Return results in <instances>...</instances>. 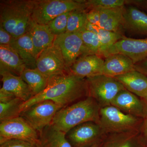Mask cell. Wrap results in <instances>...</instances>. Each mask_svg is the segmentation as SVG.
<instances>
[{"label": "cell", "instance_id": "1", "mask_svg": "<svg viewBox=\"0 0 147 147\" xmlns=\"http://www.w3.org/2000/svg\"><path fill=\"white\" fill-rule=\"evenodd\" d=\"M88 96L86 79L67 72L49 78L43 91L23 103L21 112L44 100L53 101L62 108Z\"/></svg>", "mask_w": 147, "mask_h": 147}, {"label": "cell", "instance_id": "2", "mask_svg": "<svg viewBox=\"0 0 147 147\" xmlns=\"http://www.w3.org/2000/svg\"><path fill=\"white\" fill-rule=\"evenodd\" d=\"M100 107L90 96L61 108L54 117L51 125L66 133L77 125L88 122L100 123Z\"/></svg>", "mask_w": 147, "mask_h": 147}, {"label": "cell", "instance_id": "3", "mask_svg": "<svg viewBox=\"0 0 147 147\" xmlns=\"http://www.w3.org/2000/svg\"><path fill=\"white\" fill-rule=\"evenodd\" d=\"M33 0H1L0 26L15 38L26 33L32 21Z\"/></svg>", "mask_w": 147, "mask_h": 147}, {"label": "cell", "instance_id": "4", "mask_svg": "<svg viewBox=\"0 0 147 147\" xmlns=\"http://www.w3.org/2000/svg\"><path fill=\"white\" fill-rule=\"evenodd\" d=\"M79 9H86L85 0H33L32 20L47 25L63 13Z\"/></svg>", "mask_w": 147, "mask_h": 147}, {"label": "cell", "instance_id": "5", "mask_svg": "<svg viewBox=\"0 0 147 147\" xmlns=\"http://www.w3.org/2000/svg\"><path fill=\"white\" fill-rule=\"evenodd\" d=\"M86 79L88 96L94 99L100 108L111 105L112 101L119 93L125 89L115 78L103 74Z\"/></svg>", "mask_w": 147, "mask_h": 147}, {"label": "cell", "instance_id": "6", "mask_svg": "<svg viewBox=\"0 0 147 147\" xmlns=\"http://www.w3.org/2000/svg\"><path fill=\"white\" fill-rule=\"evenodd\" d=\"M139 123V118L123 113L113 105L100 108L99 124L105 133L128 132Z\"/></svg>", "mask_w": 147, "mask_h": 147}, {"label": "cell", "instance_id": "7", "mask_svg": "<svg viewBox=\"0 0 147 147\" xmlns=\"http://www.w3.org/2000/svg\"><path fill=\"white\" fill-rule=\"evenodd\" d=\"M10 139L24 140L40 147L39 133L21 116L0 123V144Z\"/></svg>", "mask_w": 147, "mask_h": 147}, {"label": "cell", "instance_id": "8", "mask_svg": "<svg viewBox=\"0 0 147 147\" xmlns=\"http://www.w3.org/2000/svg\"><path fill=\"white\" fill-rule=\"evenodd\" d=\"M61 108L53 101L44 100L22 111L20 116L40 134L51 124L54 117Z\"/></svg>", "mask_w": 147, "mask_h": 147}, {"label": "cell", "instance_id": "9", "mask_svg": "<svg viewBox=\"0 0 147 147\" xmlns=\"http://www.w3.org/2000/svg\"><path fill=\"white\" fill-rule=\"evenodd\" d=\"M54 44L60 49L69 71L70 67L79 58L88 55L79 33L65 32L56 36Z\"/></svg>", "mask_w": 147, "mask_h": 147}, {"label": "cell", "instance_id": "10", "mask_svg": "<svg viewBox=\"0 0 147 147\" xmlns=\"http://www.w3.org/2000/svg\"><path fill=\"white\" fill-rule=\"evenodd\" d=\"M36 69L48 79L69 72L66 66L60 49L54 43L38 56Z\"/></svg>", "mask_w": 147, "mask_h": 147}, {"label": "cell", "instance_id": "11", "mask_svg": "<svg viewBox=\"0 0 147 147\" xmlns=\"http://www.w3.org/2000/svg\"><path fill=\"white\" fill-rule=\"evenodd\" d=\"M104 133L100 124L88 122L71 129L66 137L72 147H89L98 143Z\"/></svg>", "mask_w": 147, "mask_h": 147}, {"label": "cell", "instance_id": "12", "mask_svg": "<svg viewBox=\"0 0 147 147\" xmlns=\"http://www.w3.org/2000/svg\"><path fill=\"white\" fill-rule=\"evenodd\" d=\"M115 54L126 55L135 64L147 58V38L135 39L125 36L107 49L102 57Z\"/></svg>", "mask_w": 147, "mask_h": 147}, {"label": "cell", "instance_id": "13", "mask_svg": "<svg viewBox=\"0 0 147 147\" xmlns=\"http://www.w3.org/2000/svg\"><path fill=\"white\" fill-rule=\"evenodd\" d=\"M104 61L102 57L98 55L82 56L70 67L69 71L75 76L84 79L102 75Z\"/></svg>", "mask_w": 147, "mask_h": 147}, {"label": "cell", "instance_id": "14", "mask_svg": "<svg viewBox=\"0 0 147 147\" xmlns=\"http://www.w3.org/2000/svg\"><path fill=\"white\" fill-rule=\"evenodd\" d=\"M111 105L123 113L138 118L144 119L146 113V107L143 100L126 89L119 93Z\"/></svg>", "mask_w": 147, "mask_h": 147}, {"label": "cell", "instance_id": "15", "mask_svg": "<svg viewBox=\"0 0 147 147\" xmlns=\"http://www.w3.org/2000/svg\"><path fill=\"white\" fill-rule=\"evenodd\" d=\"M27 32L31 38L37 57L42 51L53 45L56 37L48 25L37 24L32 20Z\"/></svg>", "mask_w": 147, "mask_h": 147}, {"label": "cell", "instance_id": "16", "mask_svg": "<svg viewBox=\"0 0 147 147\" xmlns=\"http://www.w3.org/2000/svg\"><path fill=\"white\" fill-rule=\"evenodd\" d=\"M125 30L138 34L147 35V14L133 6L123 7Z\"/></svg>", "mask_w": 147, "mask_h": 147}, {"label": "cell", "instance_id": "17", "mask_svg": "<svg viewBox=\"0 0 147 147\" xmlns=\"http://www.w3.org/2000/svg\"><path fill=\"white\" fill-rule=\"evenodd\" d=\"M105 58L103 75L115 78L135 70L133 61L126 55L115 54Z\"/></svg>", "mask_w": 147, "mask_h": 147}, {"label": "cell", "instance_id": "18", "mask_svg": "<svg viewBox=\"0 0 147 147\" xmlns=\"http://www.w3.org/2000/svg\"><path fill=\"white\" fill-rule=\"evenodd\" d=\"M2 88L26 102L34 96L28 85L20 76H16L9 72L1 73Z\"/></svg>", "mask_w": 147, "mask_h": 147}, {"label": "cell", "instance_id": "19", "mask_svg": "<svg viewBox=\"0 0 147 147\" xmlns=\"http://www.w3.org/2000/svg\"><path fill=\"white\" fill-rule=\"evenodd\" d=\"M26 66L17 52L10 45H0V74L9 72L21 76Z\"/></svg>", "mask_w": 147, "mask_h": 147}, {"label": "cell", "instance_id": "20", "mask_svg": "<svg viewBox=\"0 0 147 147\" xmlns=\"http://www.w3.org/2000/svg\"><path fill=\"white\" fill-rule=\"evenodd\" d=\"M10 46L18 53L26 68H36L37 57L28 33L15 38Z\"/></svg>", "mask_w": 147, "mask_h": 147}, {"label": "cell", "instance_id": "21", "mask_svg": "<svg viewBox=\"0 0 147 147\" xmlns=\"http://www.w3.org/2000/svg\"><path fill=\"white\" fill-rule=\"evenodd\" d=\"M125 89L137 96L144 98L147 96V76L136 70L115 77Z\"/></svg>", "mask_w": 147, "mask_h": 147}, {"label": "cell", "instance_id": "22", "mask_svg": "<svg viewBox=\"0 0 147 147\" xmlns=\"http://www.w3.org/2000/svg\"><path fill=\"white\" fill-rule=\"evenodd\" d=\"M123 7L98 10L100 16L98 27L109 31L123 35L125 29Z\"/></svg>", "mask_w": 147, "mask_h": 147}, {"label": "cell", "instance_id": "23", "mask_svg": "<svg viewBox=\"0 0 147 147\" xmlns=\"http://www.w3.org/2000/svg\"><path fill=\"white\" fill-rule=\"evenodd\" d=\"M39 134L40 147H72L67 139L66 133L51 125L45 127Z\"/></svg>", "mask_w": 147, "mask_h": 147}, {"label": "cell", "instance_id": "24", "mask_svg": "<svg viewBox=\"0 0 147 147\" xmlns=\"http://www.w3.org/2000/svg\"><path fill=\"white\" fill-rule=\"evenodd\" d=\"M20 76L28 85L34 96L45 90L49 80L36 69L26 68Z\"/></svg>", "mask_w": 147, "mask_h": 147}, {"label": "cell", "instance_id": "25", "mask_svg": "<svg viewBox=\"0 0 147 147\" xmlns=\"http://www.w3.org/2000/svg\"><path fill=\"white\" fill-rule=\"evenodd\" d=\"M24 102L18 98L8 102H0V123L20 117Z\"/></svg>", "mask_w": 147, "mask_h": 147}, {"label": "cell", "instance_id": "26", "mask_svg": "<svg viewBox=\"0 0 147 147\" xmlns=\"http://www.w3.org/2000/svg\"><path fill=\"white\" fill-rule=\"evenodd\" d=\"M87 13L86 9H79L71 11L67 20L66 32L80 33L86 30Z\"/></svg>", "mask_w": 147, "mask_h": 147}, {"label": "cell", "instance_id": "27", "mask_svg": "<svg viewBox=\"0 0 147 147\" xmlns=\"http://www.w3.org/2000/svg\"><path fill=\"white\" fill-rule=\"evenodd\" d=\"M93 32L97 35L100 40L101 46V57L103 53L107 49L125 37L124 35L115 32L109 31L101 28L98 26H96Z\"/></svg>", "mask_w": 147, "mask_h": 147}, {"label": "cell", "instance_id": "28", "mask_svg": "<svg viewBox=\"0 0 147 147\" xmlns=\"http://www.w3.org/2000/svg\"><path fill=\"white\" fill-rule=\"evenodd\" d=\"M80 34L88 55H95L101 57V44L97 35L86 30Z\"/></svg>", "mask_w": 147, "mask_h": 147}, {"label": "cell", "instance_id": "29", "mask_svg": "<svg viewBox=\"0 0 147 147\" xmlns=\"http://www.w3.org/2000/svg\"><path fill=\"white\" fill-rule=\"evenodd\" d=\"M86 10L105 9L123 7L126 5L124 0H85Z\"/></svg>", "mask_w": 147, "mask_h": 147}, {"label": "cell", "instance_id": "30", "mask_svg": "<svg viewBox=\"0 0 147 147\" xmlns=\"http://www.w3.org/2000/svg\"><path fill=\"white\" fill-rule=\"evenodd\" d=\"M70 12H67L57 16L47 24L51 31L56 36L66 32L67 20Z\"/></svg>", "mask_w": 147, "mask_h": 147}, {"label": "cell", "instance_id": "31", "mask_svg": "<svg viewBox=\"0 0 147 147\" xmlns=\"http://www.w3.org/2000/svg\"><path fill=\"white\" fill-rule=\"evenodd\" d=\"M0 147H37L31 143L19 139H10L0 144Z\"/></svg>", "mask_w": 147, "mask_h": 147}, {"label": "cell", "instance_id": "32", "mask_svg": "<svg viewBox=\"0 0 147 147\" xmlns=\"http://www.w3.org/2000/svg\"><path fill=\"white\" fill-rule=\"evenodd\" d=\"M14 39L15 38L9 33L2 27L0 26V45H10Z\"/></svg>", "mask_w": 147, "mask_h": 147}, {"label": "cell", "instance_id": "33", "mask_svg": "<svg viewBox=\"0 0 147 147\" xmlns=\"http://www.w3.org/2000/svg\"><path fill=\"white\" fill-rule=\"evenodd\" d=\"M100 12L97 9L87 11V20L90 23L96 26H99L100 22Z\"/></svg>", "mask_w": 147, "mask_h": 147}, {"label": "cell", "instance_id": "34", "mask_svg": "<svg viewBox=\"0 0 147 147\" xmlns=\"http://www.w3.org/2000/svg\"><path fill=\"white\" fill-rule=\"evenodd\" d=\"M110 147H132L130 139L121 138L113 142Z\"/></svg>", "mask_w": 147, "mask_h": 147}, {"label": "cell", "instance_id": "35", "mask_svg": "<svg viewBox=\"0 0 147 147\" xmlns=\"http://www.w3.org/2000/svg\"><path fill=\"white\" fill-rule=\"evenodd\" d=\"M15 96L1 88L0 89V102H5L16 98Z\"/></svg>", "mask_w": 147, "mask_h": 147}, {"label": "cell", "instance_id": "36", "mask_svg": "<svg viewBox=\"0 0 147 147\" xmlns=\"http://www.w3.org/2000/svg\"><path fill=\"white\" fill-rule=\"evenodd\" d=\"M134 69L147 76V58L134 64Z\"/></svg>", "mask_w": 147, "mask_h": 147}, {"label": "cell", "instance_id": "37", "mask_svg": "<svg viewBox=\"0 0 147 147\" xmlns=\"http://www.w3.org/2000/svg\"><path fill=\"white\" fill-rule=\"evenodd\" d=\"M133 4L137 5L144 7L147 10V0H138V1H126V5Z\"/></svg>", "mask_w": 147, "mask_h": 147}, {"label": "cell", "instance_id": "38", "mask_svg": "<svg viewBox=\"0 0 147 147\" xmlns=\"http://www.w3.org/2000/svg\"><path fill=\"white\" fill-rule=\"evenodd\" d=\"M144 119V121L142 127V134L144 139L147 142V108L146 113Z\"/></svg>", "mask_w": 147, "mask_h": 147}, {"label": "cell", "instance_id": "39", "mask_svg": "<svg viewBox=\"0 0 147 147\" xmlns=\"http://www.w3.org/2000/svg\"><path fill=\"white\" fill-rule=\"evenodd\" d=\"M101 147V145L100 144V143H96L92 145V146H90V147Z\"/></svg>", "mask_w": 147, "mask_h": 147}, {"label": "cell", "instance_id": "40", "mask_svg": "<svg viewBox=\"0 0 147 147\" xmlns=\"http://www.w3.org/2000/svg\"><path fill=\"white\" fill-rule=\"evenodd\" d=\"M143 101L144 102L145 105H146V107L147 108V96L145 98H143Z\"/></svg>", "mask_w": 147, "mask_h": 147}, {"label": "cell", "instance_id": "41", "mask_svg": "<svg viewBox=\"0 0 147 147\" xmlns=\"http://www.w3.org/2000/svg\"><path fill=\"white\" fill-rule=\"evenodd\" d=\"M110 147V146H108V147Z\"/></svg>", "mask_w": 147, "mask_h": 147}]
</instances>
